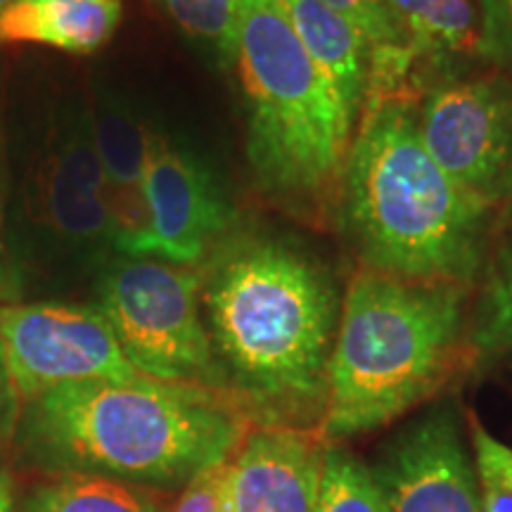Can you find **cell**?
<instances>
[{"label": "cell", "instance_id": "obj_17", "mask_svg": "<svg viewBox=\"0 0 512 512\" xmlns=\"http://www.w3.org/2000/svg\"><path fill=\"white\" fill-rule=\"evenodd\" d=\"M323 3L347 19L370 46L373 72H370L368 98L370 95L408 93L411 83H415L413 62L403 48L384 0H323Z\"/></svg>", "mask_w": 512, "mask_h": 512}, {"label": "cell", "instance_id": "obj_15", "mask_svg": "<svg viewBox=\"0 0 512 512\" xmlns=\"http://www.w3.org/2000/svg\"><path fill=\"white\" fill-rule=\"evenodd\" d=\"M311 60L335 83L349 117L361 121L370 91L373 53L358 31L323 0H278Z\"/></svg>", "mask_w": 512, "mask_h": 512}, {"label": "cell", "instance_id": "obj_14", "mask_svg": "<svg viewBox=\"0 0 512 512\" xmlns=\"http://www.w3.org/2000/svg\"><path fill=\"white\" fill-rule=\"evenodd\" d=\"M124 0H15L0 12V43L93 55L119 29Z\"/></svg>", "mask_w": 512, "mask_h": 512}, {"label": "cell", "instance_id": "obj_11", "mask_svg": "<svg viewBox=\"0 0 512 512\" xmlns=\"http://www.w3.org/2000/svg\"><path fill=\"white\" fill-rule=\"evenodd\" d=\"M147 226L124 256L200 268L233 223L209 169L162 136L152 138L143 178Z\"/></svg>", "mask_w": 512, "mask_h": 512}, {"label": "cell", "instance_id": "obj_21", "mask_svg": "<svg viewBox=\"0 0 512 512\" xmlns=\"http://www.w3.org/2000/svg\"><path fill=\"white\" fill-rule=\"evenodd\" d=\"M159 3L185 34L209 46L223 64H235L245 0H159Z\"/></svg>", "mask_w": 512, "mask_h": 512}, {"label": "cell", "instance_id": "obj_18", "mask_svg": "<svg viewBox=\"0 0 512 512\" xmlns=\"http://www.w3.org/2000/svg\"><path fill=\"white\" fill-rule=\"evenodd\" d=\"M27 512H159V508L152 498L119 479L64 472L31 491Z\"/></svg>", "mask_w": 512, "mask_h": 512}, {"label": "cell", "instance_id": "obj_26", "mask_svg": "<svg viewBox=\"0 0 512 512\" xmlns=\"http://www.w3.org/2000/svg\"><path fill=\"white\" fill-rule=\"evenodd\" d=\"M3 209H5V197H3V166H0V299H5L10 294V278H8V259H5V240H3Z\"/></svg>", "mask_w": 512, "mask_h": 512}, {"label": "cell", "instance_id": "obj_28", "mask_svg": "<svg viewBox=\"0 0 512 512\" xmlns=\"http://www.w3.org/2000/svg\"><path fill=\"white\" fill-rule=\"evenodd\" d=\"M12 3H15V0H0V12H3L5 8H10Z\"/></svg>", "mask_w": 512, "mask_h": 512}, {"label": "cell", "instance_id": "obj_9", "mask_svg": "<svg viewBox=\"0 0 512 512\" xmlns=\"http://www.w3.org/2000/svg\"><path fill=\"white\" fill-rule=\"evenodd\" d=\"M31 216L41 238L57 254L76 259L114 247L91 107L67 110L50 131L31 181Z\"/></svg>", "mask_w": 512, "mask_h": 512}, {"label": "cell", "instance_id": "obj_3", "mask_svg": "<svg viewBox=\"0 0 512 512\" xmlns=\"http://www.w3.org/2000/svg\"><path fill=\"white\" fill-rule=\"evenodd\" d=\"M249 422L219 389L140 377L50 389L27 401L24 427L34 453L64 472L176 486L233 456Z\"/></svg>", "mask_w": 512, "mask_h": 512}, {"label": "cell", "instance_id": "obj_1", "mask_svg": "<svg viewBox=\"0 0 512 512\" xmlns=\"http://www.w3.org/2000/svg\"><path fill=\"white\" fill-rule=\"evenodd\" d=\"M202 273L204 320L228 394L261 425L318 430L342 313L332 273L278 238L221 247Z\"/></svg>", "mask_w": 512, "mask_h": 512}, {"label": "cell", "instance_id": "obj_2", "mask_svg": "<svg viewBox=\"0 0 512 512\" xmlns=\"http://www.w3.org/2000/svg\"><path fill=\"white\" fill-rule=\"evenodd\" d=\"M335 195L339 228L366 271L467 287L484 271L494 209L434 162L408 93L370 95Z\"/></svg>", "mask_w": 512, "mask_h": 512}, {"label": "cell", "instance_id": "obj_7", "mask_svg": "<svg viewBox=\"0 0 512 512\" xmlns=\"http://www.w3.org/2000/svg\"><path fill=\"white\" fill-rule=\"evenodd\" d=\"M434 162L467 195L494 209L512 197V83L503 74H444L418 105Z\"/></svg>", "mask_w": 512, "mask_h": 512}, {"label": "cell", "instance_id": "obj_24", "mask_svg": "<svg viewBox=\"0 0 512 512\" xmlns=\"http://www.w3.org/2000/svg\"><path fill=\"white\" fill-rule=\"evenodd\" d=\"M228 460L204 467L185 484L181 496L166 512H230L228 508Z\"/></svg>", "mask_w": 512, "mask_h": 512}, {"label": "cell", "instance_id": "obj_10", "mask_svg": "<svg viewBox=\"0 0 512 512\" xmlns=\"http://www.w3.org/2000/svg\"><path fill=\"white\" fill-rule=\"evenodd\" d=\"M368 467L387 512H482L475 460L453 401L406 422Z\"/></svg>", "mask_w": 512, "mask_h": 512}, {"label": "cell", "instance_id": "obj_16", "mask_svg": "<svg viewBox=\"0 0 512 512\" xmlns=\"http://www.w3.org/2000/svg\"><path fill=\"white\" fill-rule=\"evenodd\" d=\"M403 48L418 67H453L460 57L477 53L479 15L472 0H384Z\"/></svg>", "mask_w": 512, "mask_h": 512}, {"label": "cell", "instance_id": "obj_19", "mask_svg": "<svg viewBox=\"0 0 512 512\" xmlns=\"http://www.w3.org/2000/svg\"><path fill=\"white\" fill-rule=\"evenodd\" d=\"M467 354L512 356V238L486 266L484 285L467 318Z\"/></svg>", "mask_w": 512, "mask_h": 512}, {"label": "cell", "instance_id": "obj_25", "mask_svg": "<svg viewBox=\"0 0 512 512\" xmlns=\"http://www.w3.org/2000/svg\"><path fill=\"white\" fill-rule=\"evenodd\" d=\"M19 394L12 382L8 363H5L3 347H0V441L8 439L15 432L17 413H19Z\"/></svg>", "mask_w": 512, "mask_h": 512}, {"label": "cell", "instance_id": "obj_23", "mask_svg": "<svg viewBox=\"0 0 512 512\" xmlns=\"http://www.w3.org/2000/svg\"><path fill=\"white\" fill-rule=\"evenodd\" d=\"M479 15L477 55L489 62L512 64V0H475Z\"/></svg>", "mask_w": 512, "mask_h": 512}, {"label": "cell", "instance_id": "obj_6", "mask_svg": "<svg viewBox=\"0 0 512 512\" xmlns=\"http://www.w3.org/2000/svg\"><path fill=\"white\" fill-rule=\"evenodd\" d=\"M202 268L124 256L100 280L98 309L140 375L228 394L202 309Z\"/></svg>", "mask_w": 512, "mask_h": 512}, {"label": "cell", "instance_id": "obj_4", "mask_svg": "<svg viewBox=\"0 0 512 512\" xmlns=\"http://www.w3.org/2000/svg\"><path fill=\"white\" fill-rule=\"evenodd\" d=\"M470 287L361 268L342 297L318 432L328 444L382 430L437 392L467 354Z\"/></svg>", "mask_w": 512, "mask_h": 512}, {"label": "cell", "instance_id": "obj_8", "mask_svg": "<svg viewBox=\"0 0 512 512\" xmlns=\"http://www.w3.org/2000/svg\"><path fill=\"white\" fill-rule=\"evenodd\" d=\"M0 347L22 401L72 382L140 380L98 306H0Z\"/></svg>", "mask_w": 512, "mask_h": 512}, {"label": "cell", "instance_id": "obj_20", "mask_svg": "<svg viewBox=\"0 0 512 512\" xmlns=\"http://www.w3.org/2000/svg\"><path fill=\"white\" fill-rule=\"evenodd\" d=\"M318 512H387L366 460L339 444H328Z\"/></svg>", "mask_w": 512, "mask_h": 512}, {"label": "cell", "instance_id": "obj_27", "mask_svg": "<svg viewBox=\"0 0 512 512\" xmlns=\"http://www.w3.org/2000/svg\"><path fill=\"white\" fill-rule=\"evenodd\" d=\"M0 512H17L15 496H12V482L3 467H0Z\"/></svg>", "mask_w": 512, "mask_h": 512}, {"label": "cell", "instance_id": "obj_5", "mask_svg": "<svg viewBox=\"0 0 512 512\" xmlns=\"http://www.w3.org/2000/svg\"><path fill=\"white\" fill-rule=\"evenodd\" d=\"M235 69L247 105V162L261 192L302 207L337 192L358 124L278 0L242 3Z\"/></svg>", "mask_w": 512, "mask_h": 512}, {"label": "cell", "instance_id": "obj_12", "mask_svg": "<svg viewBox=\"0 0 512 512\" xmlns=\"http://www.w3.org/2000/svg\"><path fill=\"white\" fill-rule=\"evenodd\" d=\"M325 451L318 430H249L228 463L230 512H318Z\"/></svg>", "mask_w": 512, "mask_h": 512}, {"label": "cell", "instance_id": "obj_13", "mask_svg": "<svg viewBox=\"0 0 512 512\" xmlns=\"http://www.w3.org/2000/svg\"><path fill=\"white\" fill-rule=\"evenodd\" d=\"M91 119L114 223V249L126 254L147 226L143 178L155 133L114 95L98 98Z\"/></svg>", "mask_w": 512, "mask_h": 512}, {"label": "cell", "instance_id": "obj_22", "mask_svg": "<svg viewBox=\"0 0 512 512\" xmlns=\"http://www.w3.org/2000/svg\"><path fill=\"white\" fill-rule=\"evenodd\" d=\"M470 439L482 512H512V446L489 434L475 415H470Z\"/></svg>", "mask_w": 512, "mask_h": 512}]
</instances>
